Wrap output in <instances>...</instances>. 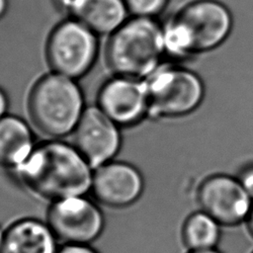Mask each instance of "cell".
<instances>
[{"label": "cell", "mask_w": 253, "mask_h": 253, "mask_svg": "<svg viewBox=\"0 0 253 253\" xmlns=\"http://www.w3.org/2000/svg\"><path fill=\"white\" fill-rule=\"evenodd\" d=\"M187 253H222L217 248L213 249H207V250H191L187 251Z\"/></svg>", "instance_id": "cell-23"}, {"label": "cell", "mask_w": 253, "mask_h": 253, "mask_svg": "<svg viewBox=\"0 0 253 253\" xmlns=\"http://www.w3.org/2000/svg\"><path fill=\"white\" fill-rule=\"evenodd\" d=\"M9 109V99L3 89L0 88V120L7 116Z\"/></svg>", "instance_id": "cell-19"}, {"label": "cell", "mask_w": 253, "mask_h": 253, "mask_svg": "<svg viewBox=\"0 0 253 253\" xmlns=\"http://www.w3.org/2000/svg\"><path fill=\"white\" fill-rule=\"evenodd\" d=\"M9 8V0H0V20L6 15Z\"/></svg>", "instance_id": "cell-22"}, {"label": "cell", "mask_w": 253, "mask_h": 253, "mask_svg": "<svg viewBox=\"0 0 253 253\" xmlns=\"http://www.w3.org/2000/svg\"><path fill=\"white\" fill-rule=\"evenodd\" d=\"M252 253H253V252H252Z\"/></svg>", "instance_id": "cell-25"}, {"label": "cell", "mask_w": 253, "mask_h": 253, "mask_svg": "<svg viewBox=\"0 0 253 253\" xmlns=\"http://www.w3.org/2000/svg\"><path fill=\"white\" fill-rule=\"evenodd\" d=\"M245 224H246V227H247V230H248L249 234L253 237V204H252L250 212L248 214V217L245 221Z\"/></svg>", "instance_id": "cell-21"}, {"label": "cell", "mask_w": 253, "mask_h": 253, "mask_svg": "<svg viewBox=\"0 0 253 253\" xmlns=\"http://www.w3.org/2000/svg\"><path fill=\"white\" fill-rule=\"evenodd\" d=\"M121 129L97 105L87 106L72 133V143L95 169L116 159L122 147Z\"/></svg>", "instance_id": "cell-9"}, {"label": "cell", "mask_w": 253, "mask_h": 253, "mask_svg": "<svg viewBox=\"0 0 253 253\" xmlns=\"http://www.w3.org/2000/svg\"><path fill=\"white\" fill-rule=\"evenodd\" d=\"M37 143L34 131L22 118L8 114L0 120V167L13 173L28 159Z\"/></svg>", "instance_id": "cell-13"}, {"label": "cell", "mask_w": 253, "mask_h": 253, "mask_svg": "<svg viewBox=\"0 0 253 253\" xmlns=\"http://www.w3.org/2000/svg\"><path fill=\"white\" fill-rule=\"evenodd\" d=\"M148 118L174 120L195 113L207 95L202 75L187 63L163 61L143 79Z\"/></svg>", "instance_id": "cell-5"}, {"label": "cell", "mask_w": 253, "mask_h": 253, "mask_svg": "<svg viewBox=\"0 0 253 253\" xmlns=\"http://www.w3.org/2000/svg\"><path fill=\"white\" fill-rule=\"evenodd\" d=\"M93 173L94 168L72 142L53 138L38 142L13 172L25 190L47 203L89 195Z\"/></svg>", "instance_id": "cell-1"}, {"label": "cell", "mask_w": 253, "mask_h": 253, "mask_svg": "<svg viewBox=\"0 0 253 253\" xmlns=\"http://www.w3.org/2000/svg\"><path fill=\"white\" fill-rule=\"evenodd\" d=\"M98 37H110L130 17L125 0H81L69 14Z\"/></svg>", "instance_id": "cell-14"}, {"label": "cell", "mask_w": 253, "mask_h": 253, "mask_svg": "<svg viewBox=\"0 0 253 253\" xmlns=\"http://www.w3.org/2000/svg\"><path fill=\"white\" fill-rule=\"evenodd\" d=\"M234 15L221 0H189L162 23L167 60L187 62L220 47L231 36Z\"/></svg>", "instance_id": "cell-2"}, {"label": "cell", "mask_w": 253, "mask_h": 253, "mask_svg": "<svg viewBox=\"0 0 253 253\" xmlns=\"http://www.w3.org/2000/svg\"><path fill=\"white\" fill-rule=\"evenodd\" d=\"M55 1L64 11L70 14L81 0H55Z\"/></svg>", "instance_id": "cell-20"}, {"label": "cell", "mask_w": 253, "mask_h": 253, "mask_svg": "<svg viewBox=\"0 0 253 253\" xmlns=\"http://www.w3.org/2000/svg\"><path fill=\"white\" fill-rule=\"evenodd\" d=\"M45 221L60 245H92L106 226L101 205L89 195L49 203Z\"/></svg>", "instance_id": "cell-7"}, {"label": "cell", "mask_w": 253, "mask_h": 253, "mask_svg": "<svg viewBox=\"0 0 253 253\" xmlns=\"http://www.w3.org/2000/svg\"><path fill=\"white\" fill-rule=\"evenodd\" d=\"M194 200L199 210L221 226L245 223L253 204L237 178L227 172H212L204 176L196 187Z\"/></svg>", "instance_id": "cell-8"}, {"label": "cell", "mask_w": 253, "mask_h": 253, "mask_svg": "<svg viewBox=\"0 0 253 253\" xmlns=\"http://www.w3.org/2000/svg\"><path fill=\"white\" fill-rule=\"evenodd\" d=\"M99 37L83 23L69 17L50 32L46 60L52 72L80 79L94 66L99 53Z\"/></svg>", "instance_id": "cell-6"}, {"label": "cell", "mask_w": 253, "mask_h": 253, "mask_svg": "<svg viewBox=\"0 0 253 253\" xmlns=\"http://www.w3.org/2000/svg\"><path fill=\"white\" fill-rule=\"evenodd\" d=\"M125 2L130 16L158 19L168 7L170 0H125Z\"/></svg>", "instance_id": "cell-16"}, {"label": "cell", "mask_w": 253, "mask_h": 253, "mask_svg": "<svg viewBox=\"0 0 253 253\" xmlns=\"http://www.w3.org/2000/svg\"><path fill=\"white\" fill-rule=\"evenodd\" d=\"M59 246L45 220L25 216L5 227L1 253H57Z\"/></svg>", "instance_id": "cell-12"}, {"label": "cell", "mask_w": 253, "mask_h": 253, "mask_svg": "<svg viewBox=\"0 0 253 253\" xmlns=\"http://www.w3.org/2000/svg\"><path fill=\"white\" fill-rule=\"evenodd\" d=\"M86 107L77 80L52 71L35 83L28 102L34 126L53 139L72 135Z\"/></svg>", "instance_id": "cell-3"}, {"label": "cell", "mask_w": 253, "mask_h": 253, "mask_svg": "<svg viewBox=\"0 0 253 253\" xmlns=\"http://www.w3.org/2000/svg\"><path fill=\"white\" fill-rule=\"evenodd\" d=\"M221 225L201 210L190 212L181 226V238L187 251L217 248Z\"/></svg>", "instance_id": "cell-15"}, {"label": "cell", "mask_w": 253, "mask_h": 253, "mask_svg": "<svg viewBox=\"0 0 253 253\" xmlns=\"http://www.w3.org/2000/svg\"><path fill=\"white\" fill-rule=\"evenodd\" d=\"M96 105L122 128L138 125L148 118L143 79L113 75L99 89Z\"/></svg>", "instance_id": "cell-10"}, {"label": "cell", "mask_w": 253, "mask_h": 253, "mask_svg": "<svg viewBox=\"0 0 253 253\" xmlns=\"http://www.w3.org/2000/svg\"><path fill=\"white\" fill-rule=\"evenodd\" d=\"M105 55L114 75L144 79L166 58L162 23L130 16L109 37Z\"/></svg>", "instance_id": "cell-4"}, {"label": "cell", "mask_w": 253, "mask_h": 253, "mask_svg": "<svg viewBox=\"0 0 253 253\" xmlns=\"http://www.w3.org/2000/svg\"><path fill=\"white\" fill-rule=\"evenodd\" d=\"M57 253H100L92 245L63 244L59 246Z\"/></svg>", "instance_id": "cell-18"}, {"label": "cell", "mask_w": 253, "mask_h": 253, "mask_svg": "<svg viewBox=\"0 0 253 253\" xmlns=\"http://www.w3.org/2000/svg\"><path fill=\"white\" fill-rule=\"evenodd\" d=\"M144 188V178L137 167L115 159L94 169L90 194L101 206L119 210L133 206Z\"/></svg>", "instance_id": "cell-11"}, {"label": "cell", "mask_w": 253, "mask_h": 253, "mask_svg": "<svg viewBox=\"0 0 253 253\" xmlns=\"http://www.w3.org/2000/svg\"><path fill=\"white\" fill-rule=\"evenodd\" d=\"M4 234H5V228L1 226L0 224V253L2 251V247H3V241H4Z\"/></svg>", "instance_id": "cell-24"}, {"label": "cell", "mask_w": 253, "mask_h": 253, "mask_svg": "<svg viewBox=\"0 0 253 253\" xmlns=\"http://www.w3.org/2000/svg\"><path fill=\"white\" fill-rule=\"evenodd\" d=\"M248 196L253 200V156L246 158L233 174Z\"/></svg>", "instance_id": "cell-17"}]
</instances>
